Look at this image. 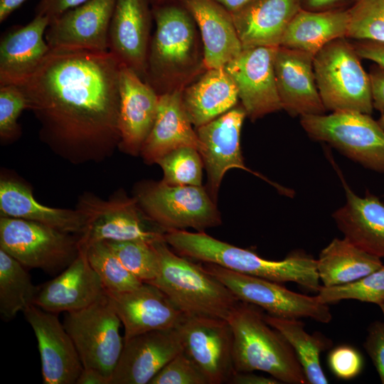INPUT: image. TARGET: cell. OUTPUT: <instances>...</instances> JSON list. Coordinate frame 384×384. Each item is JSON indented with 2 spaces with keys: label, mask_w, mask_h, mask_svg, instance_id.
Wrapping results in <instances>:
<instances>
[{
  "label": "cell",
  "mask_w": 384,
  "mask_h": 384,
  "mask_svg": "<svg viewBox=\"0 0 384 384\" xmlns=\"http://www.w3.org/2000/svg\"><path fill=\"white\" fill-rule=\"evenodd\" d=\"M120 66L109 50L50 49L18 85L40 139L54 154L80 165L103 161L119 149Z\"/></svg>",
  "instance_id": "1"
},
{
  "label": "cell",
  "mask_w": 384,
  "mask_h": 384,
  "mask_svg": "<svg viewBox=\"0 0 384 384\" xmlns=\"http://www.w3.org/2000/svg\"><path fill=\"white\" fill-rule=\"evenodd\" d=\"M156 28L144 81L159 95L182 91L207 69L196 22L178 1L151 6Z\"/></svg>",
  "instance_id": "2"
},
{
  "label": "cell",
  "mask_w": 384,
  "mask_h": 384,
  "mask_svg": "<svg viewBox=\"0 0 384 384\" xmlns=\"http://www.w3.org/2000/svg\"><path fill=\"white\" fill-rule=\"evenodd\" d=\"M164 240L177 254L191 260L279 283L293 282L314 292L321 287L317 260L303 251H294L284 260L274 261L204 232L171 230L164 233Z\"/></svg>",
  "instance_id": "3"
},
{
  "label": "cell",
  "mask_w": 384,
  "mask_h": 384,
  "mask_svg": "<svg viewBox=\"0 0 384 384\" xmlns=\"http://www.w3.org/2000/svg\"><path fill=\"white\" fill-rule=\"evenodd\" d=\"M233 336L235 372L263 371L281 383H308L297 355L265 319L263 309L240 301L227 319Z\"/></svg>",
  "instance_id": "4"
},
{
  "label": "cell",
  "mask_w": 384,
  "mask_h": 384,
  "mask_svg": "<svg viewBox=\"0 0 384 384\" xmlns=\"http://www.w3.org/2000/svg\"><path fill=\"white\" fill-rule=\"evenodd\" d=\"M154 245L159 268L149 283L160 289L185 315L227 320L240 302L233 293L201 264L172 251L164 239Z\"/></svg>",
  "instance_id": "5"
},
{
  "label": "cell",
  "mask_w": 384,
  "mask_h": 384,
  "mask_svg": "<svg viewBox=\"0 0 384 384\" xmlns=\"http://www.w3.org/2000/svg\"><path fill=\"white\" fill-rule=\"evenodd\" d=\"M346 38L330 42L314 55L318 90L326 110L370 114L373 104L370 77Z\"/></svg>",
  "instance_id": "6"
},
{
  "label": "cell",
  "mask_w": 384,
  "mask_h": 384,
  "mask_svg": "<svg viewBox=\"0 0 384 384\" xmlns=\"http://www.w3.org/2000/svg\"><path fill=\"white\" fill-rule=\"evenodd\" d=\"M134 198L144 215L164 233L193 228L197 232L221 224L215 202L202 186H173L144 181Z\"/></svg>",
  "instance_id": "7"
},
{
  "label": "cell",
  "mask_w": 384,
  "mask_h": 384,
  "mask_svg": "<svg viewBox=\"0 0 384 384\" xmlns=\"http://www.w3.org/2000/svg\"><path fill=\"white\" fill-rule=\"evenodd\" d=\"M300 118L314 140L328 143L366 169L384 173V129L370 114L340 111Z\"/></svg>",
  "instance_id": "8"
},
{
  "label": "cell",
  "mask_w": 384,
  "mask_h": 384,
  "mask_svg": "<svg viewBox=\"0 0 384 384\" xmlns=\"http://www.w3.org/2000/svg\"><path fill=\"white\" fill-rule=\"evenodd\" d=\"M0 249L26 268L52 274L76 258L79 236L39 223L1 216Z\"/></svg>",
  "instance_id": "9"
},
{
  "label": "cell",
  "mask_w": 384,
  "mask_h": 384,
  "mask_svg": "<svg viewBox=\"0 0 384 384\" xmlns=\"http://www.w3.org/2000/svg\"><path fill=\"white\" fill-rule=\"evenodd\" d=\"M63 326L84 368L98 370L111 380L124 346L121 320L107 292L80 310L67 312Z\"/></svg>",
  "instance_id": "10"
},
{
  "label": "cell",
  "mask_w": 384,
  "mask_h": 384,
  "mask_svg": "<svg viewBox=\"0 0 384 384\" xmlns=\"http://www.w3.org/2000/svg\"><path fill=\"white\" fill-rule=\"evenodd\" d=\"M76 208L85 219L79 236L80 246L100 241L139 240L153 243L164 239V232L149 226L150 222L139 209L134 197L122 192L107 200L94 193H84Z\"/></svg>",
  "instance_id": "11"
},
{
  "label": "cell",
  "mask_w": 384,
  "mask_h": 384,
  "mask_svg": "<svg viewBox=\"0 0 384 384\" xmlns=\"http://www.w3.org/2000/svg\"><path fill=\"white\" fill-rule=\"evenodd\" d=\"M203 267L227 287L242 302L254 304L268 314L285 319L308 317L321 323L331 319L330 309L316 297L292 292L281 283L234 272L203 262Z\"/></svg>",
  "instance_id": "12"
},
{
  "label": "cell",
  "mask_w": 384,
  "mask_h": 384,
  "mask_svg": "<svg viewBox=\"0 0 384 384\" xmlns=\"http://www.w3.org/2000/svg\"><path fill=\"white\" fill-rule=\"evenodd\" d=\"M176 329L183 351L205 374L209 384L228 383L235 370L233 336L228 320L185 315Z\"/></svg>",
  "instance_id": "13"
},
{
  "label": "cell",
  "mask_w": 384,
  "mask_h": 384,
  "mask_svg": "<svg viewBox=\"0 0 384 384\" xmlns=\"http://www.w3.org/2000/svg\"><path fill=\"white\" fill-rule=\"evenodd\" d=\"M277 48H243L224 67L235 84L247 117L252 121L282 109L274 70Z\"/></svg>",
  "instance_id": "14"
},
{
  "label": "cell",
  "mask_w": 384,
  "mask_h": 384,
  "mask_svg": "<svg viewBox=\"0 0 384 384\" xmlns=\"http://www.w3.org/2000/svg\"><path fill=\"white\" fill-rule=\"evenodd\" d=\"M247 117L241 104L195 128L201 142V156L207 173L206 189L215 202L223 178L231 169H240L258 175L244 164L240 149V132Z\"/></svg>",
  "instance_id": "15"
},
{
  "label": "cell",
  "mask_w": 384,
  "mask_h": 384,
  "mask_svg": "<svg viewBox=\"0 0 384 384\" xmlns=\"http://www.w3.org/2000/svg\"><path fill=\"white\" fill-rule=\"evenodd\" d=\"M116 1L87 0L50 21L45 33L50 48L108 51Z\"/></svg>",
  "instance_id": "16"
},
{
  "label": "cell",
  "mask_w": 384,
  "mask_h": 384,
  "mask_svg": "<svg viewBox=\"0 0 384 384\" xmlns=\"http://www.w3.org/2000/svg\"><path fill=\"white\" fill-rule=\"evenodd\" d=\"M38 342L44 384H76L83 366L70 336L58 314L35 304L23 312Z\"/></svg>",
  "instance_id": "17"
},
{
  "label": "cell",
  "mask_w": 384,
  "mask_h": 384,
  "mask_svg": "<svg viewBox=\"0 0 384 384\" xmlns=\"http://www.w3.org/2000/svg\"><path fill=\"white\" fill-rule=\"evenodd\" d=\"M183 351L176 328L133 336L124 341L110 384H149L163 367Z\"/></svg>",
  "instance_id": "18"
},
{
  "label": "cell",
  "mask_w": 384,
  "mask_h": 384,
  "mask_svg": "<svg viewBox=\"0 0 384 384\" xmlns=\"http://www.w3.org/2000/svg\"><path fill=\"white\" fill-rule=\"evenodd\" d=\"M149 0H117L108 34V50L145 80L153 18Z\"/></svg>",
  "instance_id": "19"
},
{
  "label": "cell",
  "mask_w": 384,
  "mask_h": 384,
  "mask_svg": "<svg viewBox=\"0 0 384 384\" xmlns=\"http://www.w3.org/2000/svg\"><path fill=\"white\" fill-rule=\"evenodd\" d=\"M314 55L282 46L274 57L275 82L285 110L293 117L324 114L326 110L316 85Z\"/></svg>",
  "instance_id": "20"
},
{
  "label": "cell",
  "mask_w": 384,
  "mask_h": 384,
  "mask_svg": "<svg viewBox=\"0 0 384 384\" xmlns=\"http://www.w3.org/2000/svg\"><path fill=\"white\" fill-rule=\"evenodd\" d=\"M119 99V149L137 156L155 122L159 95L134 70L121 64Z\"/></svg>",
  "instance_id": "21"
},
{
  "label": "cell",
  "mask_w": 384,
  "mask_h": 384,
  "mask_svg": "<svg viewBox=\"0 0 384 384\" xmlns=\"http://www.w3.org/2000/svg\"><path fill=\"white\" fill-rule=\"evenodd\" d=\"M107 294L124 326V341L148 331L176 328L185 316L150 283L143 282L131 291Z\"/></svg>",
  "instance_id": "22"
},
{
  "label": "cell",
  "mask_w": 384,
  "mask_h": 384,
  "mask_svg": "<svg viewBox=\"0 0 384 384\" xmlns=\"http://www.w3.org/2000/svg\"><path fill=\"white\" fill-rule=\"evenodd\" d=\"M105 292L87 260L85 247L80 246L79 254L67 267L38 287L33 304L47 311L67 313L90 306Z\"/></svg>",
  "instance_id": "23"
},
{
  "label": "cell",
  "mask_w": 384,
  "mask_h": 384,
  "mask_svg": "<svg viewBox=\"0 0 384 384\" xmlns=\"http://www.w3.org/2000/svg\"><path fill=\"white\" fill-rule=\"evenodd\" d=\"M47 17L36 15L28 23L4 34L0 41V86L19 85L38 68L50 50L45 33Z\"/></svg>",
  "instance_id": "24"
},
{
  "label": "cell",
  "mask_w": 384,
  "mask_h": 384,
  "mask_svg": "<svg viewBox=\"0 0 384 384\" xmlns=\"http://www.w3.org/2000/svg\"><path fill=\"white\" fill-rule=\"evenodd\" d=\"M193 18L206 69L224 68L243 48L231 14L215 0H178Z\"/></svg>",
  "instance_id": "25"
},
{
  "label": "cell",
  "mask_w": 384,
  "mask_h": 384,
  "mask_svg": "<svg viewBox=\"0 0 384 384\" xmlns=\"http://www.w3.org/2000/svg\"><path fill=\"white\" fill-rule=\"evenodd\" d=\"M343 186L346 203L332 215L338 228L358 247L384 257V203L370 193L361 197Z\"/></svg>",
  "instance_id": "26"
},
{
  "label": "cell",
  "mask_w": 384,
  "mask_h": 384,
  "mask_svg": "<svg viewBox=\"0 0 384 384\" xmlns=\"http://www.w3.org/2000/svg\"><path fill=\"white\" fill-rule=\"evenodd\" d=\"M192 125L183 106L181 91L159 95L155 122L140 152L144 162L156 164L166 154L183 146L200 151L201 142Z\"/></svg>",
  "instance_id": "27"
},
{
  "label": "cell",
  "mask_w": 384,
  "mask_h": 384,
  "mask_svg": "<svg viewBox=\"0 0 384 384\" xmlns=\"http://www.w3.org/2000/svg\"><path fill=\"white\" fill-rule=\"evenodd\" d=\"M300 0H255L232 14L242 48L279 47Z\"/></svg>",
  "instance_id": "28"
},
{
  "label": "cell",
  "mask_w": 384,
  "mask_h": 384,
  "mask_svg": "<svg viewBox=\"0 0 384 384\" xmlns=\"http://www.w3.org/2000/svg\"><path fill=\"white\" fill-rule=\"evenodd\" d=\"M1 216L31 220L59 230L80 235L85 219L77 208H53L39 203L32 191L23 183L11 178L0 181Z\"/></svg>",
  "instance_id": "29"
},
{
  "label": "cell",
  "mask_w": 384,
  "mask_h": 384,
  "mask_svg": "<svg viewBox=\"0 0 384 384\" xmlns=\"http://www.w3.org/2000/svg\"><path fill=\"white\" fill-rule=\"evenodd\" d=\"M184 110L197 128L238 104V90L224 68L207 69L181 91Z\"/></svg>",
  "instance_id": "30"
},
{
  "label": "cell",
  "mask_w": 384,
  "mask_h": 384,
  "mask_svg": "<svg viewBox=\"0 0 384 384\" xmlns=\"http://www.w3.org/2000/svg\"><path fill=\"white\" fill-rule=\"evenodd\" d=\"M349 19V8L326 11L301 9L289 23L279 46L314 56L330 42L346 38Z\"/></svg>",
  "instance_id": "31"
},
{
  "label": "cell",
  "mask_w": 384,
  "mask_h": 384,
  "mask_svg": "<svg viewBox=\"0 0 384 384\" xmlns=\"http://www.w3.org/2000/svg\"><path fill=\"white\" fill-rule=\"evenodd\" d=\"M316 260L319 279L324 287L353 282L383 265L380 257L361 250L346 238L333 239Z\"/></svg>",
  "instance_id": "32"
},
{
  "label": "cell",
  "mask_w": 384,
  "mask_h": 384,
  "mask_svg": "<svg viewBox=\"0 0 384 384\" xmlns=\"http://www.w3.org/2000/svg\"><path fill=\"white\" fill-rule=\"evenodd\" d=\"M265 321L278 330L294 349L308 383H329L320 362L321 353L331 348L332 341L319 332L309 334L298 319H285L265 314Z\"/></svg>",
  "instance_id": "33"
},
{
  "label": "cell",
  "mask_w": 384,
  "mask_h": 384,
  "mask_svg": "<svg viewBox=\"0 0 384 384\" xmlns=\"http://www.w3.org/2000/svg\"><path fill=\"white\" fill-rule=\"evenodd\" d=\"M22 264L0 249V315L14 319L33 304L38 287L33 285Z\"/></svg>",
  "instance_id": "34"
},
{
  "label": "cell",
  "mask_w": 384,
  "mask_h": 384,
  "mask_svg": "<svg viewBox=\"0 0 384 384\" xmlns=\"http://www.w3.org/2000/svg\"><path fill=\"white\" fill-rule=\"evenodd\" d=\"M84 247L90 265L107 292L131 291L143 283L124 267L105 242H95Z\"/></svg>",
  "instance_id": "35"
},
{
  "label": "cell",
  "mask_w": 384,
  "mask_h": 384,
  "mask_svg": "<svg viewBox=\"0 0 384 384\" xmlns=\"http://www.w3.org/2000/svg\"><path fill=\"white\" fill-rule=\"evenodd\" d=\"M315 296L322 304L356 299L379 305L384 301V265L351 282L332 287L321 286Z\"/></svg>",
  "instance_id": "36"
},
{
  "label": "cell",
  "mask_w": 384,
  "mask_h": 384,
  "mask_svg": "<svg viewBox=\"0 0 384 384\" xmlns=\"http://www.w3.org/2000/svg\"><path fill=\"white\" fill-rule=\"evenodd\" d=\"M104 242L124 267L138 279L149 283L156 278L159 261L154 242L139 240Z\"/></svg>",
  "instance_id": "37"
},
{
  "label": "cell",
  "mask_w": 384,
  "mask_h": 384,
  "mask_svg": "<svg viewBox=\"0 0 384 384\" xmlns=\"http://www.w3.org/2000/svg\"><path fill=\"white\" fill-rule=\"evenodd\" d=\"M163 171L162 181L173 186H202L203 163L199 151L192 147L176 149L156 163Z\"/></svg>",
  "instance_id": "38"
},
{
  "label": "cell",
  "mask_w": 384,
  "mask_h": 384,
  "mask_svg": "<svg viewBox=\"0 0 384 384\" xmlns=\"http://www.w3.org/2000/svg\"><path fill=\"white\" fill-rule=\"evenodd\" d=\"M346 38L384 42V0H355Z\"/></svg>",
  "instance_id": "39"
},
{
  "label": "cell",
  "mask_w": 384,
  "mask_h": 384,
  "mask_svg": "<svg viewBox=\"0 0 384 384\" xmlns=\"http://www.w3.org/2000/svg\"><path fill=\"white\" fill-rule=\"evenodd\" d=\"M24 110H28V103L18 85L0 86V138L2 142H13L21 136L18 119Z\"/></svg>",
  "instance_id": "40"
},
{
  "label": "cell",
  "mask_w": 384,
  "mask_h": 384,
  "mask_svg": "<svg viewBox=\"0 0 384 384\" xmlns=\"http://www.w3.org/2000/svg\"><path fill=\"white\" fill-rule=\"evenodd\" d=\"M149 384H209V381L183 351L165 365Z\"/></svg>",
  "instance_id": "41"
},
{
  "label": "cell",
  "mask_w": 384,
  "mask_h": 384,
  "mask_svg": "<svg viewBox=\"0 0 384 384\" xmlns=\"http://www.w3.org/2000/svg\"><path fill=\"white\" fill-rule=\"evenodd\" d=\"M328 363L332 373L343 380H351L356 377L363 366L361 353L348 345L333 348L329 354Z\"/></svg>",
  "instance_id": "42"
},
{
  "label": "cell",
  "mask_w": 384,
  "mask_h": 384,
  "mask_svg": "<svg viewBox=\"0 0 384 384\" xmlns=\"http://www.w3.org/2000/svg\"><path fill=\"white\" fill-rule=\"evenodd\" d=\"M363 346L384 384V322L376 321L369 326Z\"/></svg>",
  "instance_id": "43"
},
{
  "label": "cell",
  "mask_w": 384,
  "mask_h": 384,
  "mask_svg": "<svg viewBox=\"0 0 384 384\" xmlns=\"http://www.w3.org/2000/svg\"><path fill=\"white\" fill-rule=\"evenodd\" d=\"M87 0H41L36 9V15L46 16L49 23L66 11Z\"/></svg>",
  "instance_id": "44"
},
{
  "label": "cell",
  "mask_w": 384,
  "mask_h": 384,
  "mask_svg": "<svg viewBox=\"0 0 384 384\" xmlns=\"http://www.w3.org/2000/svg\"><path fill=\"white\" fill-rule=\"evenodd\" d=\"M353 45L361 58L371 60L384 68V42L356 41Z\"/></svg>",
  "instance_id": "45"
},
{
  "label": "cell",
  "mask_w": 384,
  "mask_h": 384,
  "mask_svg": "<svg viewBox=\"0 0 384 384\" xmlns=\"http://www.w3.org/2000/svg\"><path fill=\"white\" fill-rule=\"evenodd\" d=\"M368 75L373 108L381 112L384 110V68L375 64L371 67Z\"/></svg>",
  "instance_id": "46"
},
{
  "label": "cell",
  "mask_w": 384,
  "mask_h": 384,
  "mask_svg": "<svg viewBox=\"0 0 384 384\" xmlns=\"http://www.w3.org/2000/svg\"><path fill=\"white\" fill-rule=\"evenodd\" d=\"M355 0H300L301 9L311 11H326L350 8Z\"/></svg>",
  "instance_id": "47"
},
{
  "label": "cell",
  "mask_w": 384,
  "mask_h": 384,
  "mask_svg": "<svg viewBox=\"0 0 384 384\" xmlns=\"http://www.w3.org/2000/svg\"><path fill=\"white\" fill-rule=\"evenodd\" d=\"M228 383L231 384H277L276 378L254 374L252 372H235Z\"/></svg>",
  "instance_id": "48"
},
{
  "label": "cell",
  "mask_w": 384,
  "mask_h": 384,
  "mask_svg": "<svg viewBox=\"0 0 384 384\" xmlns=\"http://www.w3.org/2000/svg\"><path fill=\"white\" fill-rule=\"evenodd\" d=\"M76 384H110V379L98 370L83 368Z\"/></svg>",
  "instance_id": "49"
},
{
  "label": "cell",
  "mask_w": 384,
  "mask_h": 384,
  "mask_svg": "<svg viewBox=\"0 0 384 384\" xmlns=\"http://www.w3.org/2000/svg\"><path fill=\"white\" fill-rule=\"evenodd\" d=\"M27 0H0V22H4Z\"/></svg>",
  "instance_id": "50"
},
{
  "label": "cell",
  "mask_w": 384,
  "mask_h": 384,
  "mask_svg": "<svg viewBox=\"0 0 384 384\" xmlns=\"http://www.w3.org/2000/svg\"><path fill=\"white\" fill-rule=\"evenodd\" d=\"M231 14L241 10L255 0H215Z\"/></svg>",
  "instance_id": "51"
},
{
  "label": "cell",
  "mask_w": 384,
  "mask_h": 384,
  "mask_svg": "<svg viewBox=\"0 0 384 384\" xmlns=\"http://www.w3.org/2000/svg\"><path fill=\"white\" fill-rule=\"evenodd\" d=\"M176 0H149L151 6H156L169 3Z\"/></svg>",
  "instance_id": "52"
},
{
  "label": "cell",
  "mask_w": 384,
  "mask_h": 384,
  "mask_svg": "<svg viewBox=\"0 0 384 384\" xmlns=\"http://www.w3.org/2000/svg\"><path fill=\"white\" fill-rule=\"evenodd\" d=\"M378 122L380 127L384 129V110L380 112V116L378 119Z\"/></svg>",
  "instance_id": "53"
},
{
  "label": "cell",
  "mask_w": 384,
  "mask_h": 384,
  "mask_svg": "<svg viewBox=\"0 0 384 384\" xmlns=\"http://www.w3.org/2000/svg\"><path fill=\"white\" fill-rule=\"evenodd\" d=\"M383 311L384 316V301L378 305Z\"/></svg>",
  "instance_id": "54"
}]
</instances>
